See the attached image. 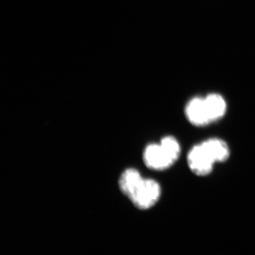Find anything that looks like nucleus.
<instances>
[{"mask_svg": "<svg viewBox=\"0 0 255 255\" xmlns=\"http://www.w3.org/2000/svg\"><path fill=\"white\" fill-rule=\"evenodd\" d=\"M188 165L194 174L205 176L212 173L216 163L202 143L193 146L187 155Z\"/></svg>", "mask_w": 255, "mask_h": 255, "instance_id": "3", "label": "nucleus"}, {"mask_svg": "<svg viewBox=\"0 0 255 255\" xmlns=\"http://www.w3.org/2000/svg\"><path fill=\"white\" fill-rule=\"evenodd\" d=\"M161 189L157 181L151 178H143L128 198L137 209H151L160 198Z\"/></svg>", "mask_w": 255, "mask_h": 255, "instance_id": "2", "label": "nucleus"}, {"mask_svg": "<svg viewBox=\"0 0 255 255\" xmlns=\"http://www.w3.org/2000/svg\"><path fill=\"white\" fill-rule=\"evenodd\" d=\"M181 147L173 136L162 138L160 143H152L146 146L143 152V160L151 170H167L179 158Z\"/></svg>", "mask_w": 255, "mask_h": 255, "instance_id": "1", "label": "nucleus"}, {"mask_svg": "<svg viewBox=\"0 0 255 255\" xmlns=\"http://www.w3.org/2000/svg\"><path fill=\"white\" fill-rule=\"evenodd\" d=\"M187 119L193 125L203 127L212 123L205 98H194L188 103L186 108Z\"/></svg>", "mask_w": 255, "mask_h": 255, "instance_id": "4", "label": "nucleus"}, {"mask_svg": "<svg viewBox=\"0 0 255 255\" xmlns=\"http://www.w3.org/2000/svg\"><path fill=\"white\" fill-rule=\"evenodd\" d=\"M205 101L212 123L224 116L227 107L222 96L215 94H210L205 98Z\"/></svg>", "mask_w": 255, "mask_h": 255, "instance_id": "7", "label": "nucleus"}, {"mask_svg": "<svg viewBox=\"0 0 255 255\" xmlns=\"http://www.w3.org/2000/svg\"><path fill=\"white\" fill-rule=\"evenodd\" d=\"M216 162L227 161L230 157V149L226 142L219 138H210L202 142Z\"/></svg>", "mask_w": 255, "mask_h": 255, "instance_id": "5", "label": "nucleus"}, {"mask_svg": "<svg viewBox=\"0 0 255 255\" xmlns=\"http://www.w3.org/2000/svg\"><path fill=\"white\" fill-rule=\"evenodd\" d=\"M143 178L136 169L128 168L124 171L120 178V189L124 195L129 197Z\"/></svg>", "mask_w": 255, "mask_h": 255, "instance_id": "6", "label": "nucleus"}]
</instances>
